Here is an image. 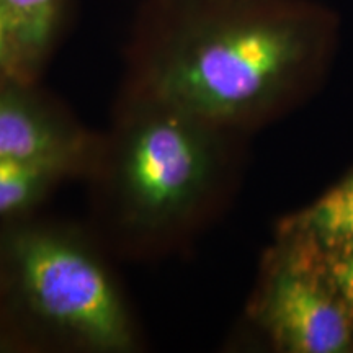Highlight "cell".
I'll use <instances>...</instances> for the list:
<instances>
[{"label":"cell","mask_w":353,"mask_h":353,"mask_svg":"<svg viewBox=\"0 0 353 353\" xmlns=\"http://www.w3.org/2000/svg\"><path fill=\"white\" fill-rule=\"evenodd\" d=\"M334 41L335 20L311 0H143L120 92L247 136L314 94Z\"/></svg>","instance_id":"obj_1"},{"label":"cell","mask_w":353,"mask_h":353,"mask_svg":"<svg viewBox=\"0 0 353 353\" xmlns=\"http://www.w3.org/2000/svg\"><path fill=\"white\" fill-rule=\"evenodd\" d=\"M244 138L174 105L120 92L82 179L87 226L117 260L180 254L231 200Z\"/></svg>","instance_id":"obj_2"},{"label":"cell","mask_w":353,"mask_h":353,"mask_svg":"<svg viewBox=\"0 0 353 353\" xmlns=\"http://www.w3.org/2000/svg\"><path fill=\"white\" fill-rule=\"evenodd\" d=\"M112 254L87 224L33 213L0 239L21 343L46 353H136L144 332Z\"/></svg>","instance_id":"obj_3"},{"label":"cell","mask_w":353,"mask_h":353,"mask_svg":"<svg viewBox=\"0 0 353 353\" xmlns=\"http://www.w3.org/2000/svg\"><path fill=\"white\" fill-rule=\"evenodd\" d=\"M247 317L275 352H353V309L319 250L290 234L276 232L265 254Z\"/></svg>","instance_id":"obj_4"},{"label":"cell","mask_w":353,"mask_h":353,"mask_svg":"<svg viewBox=\"0 0 353 353\" xmlns=\"http://www.w3.org/2000/svg\"><path fill=\"white\" fill-rule=\"evenodd\" d=\"M95 134L37 82L0 81V157L70 151L90 144Z\"/></svg>","instance_id":"obj_5"},{"label":"cell","mask_w":353,"mask_h":353,"mask_svg":"<svg viewBox=\"0 0 353 353\" xmlns=\"http://www.w3.org/2000/svg\"><path fill=\"white\" fill-rule=\"evenodd\" d=\"M95 141L70 151L30 157H0V218L33 213L57 188L82 180L90 165Z\"/></svg>","instance_id":"obj_6"},{"label":"cell","mask_w":353,"mask_h":353,"mask_svg":"<svg viewBox=\"0 0 353 353\" xmlns=\"http://www.w3.org/2000/svg\"><path fill=\"white\" fill-rule=\"evenodd\" d=\"M276 232L299 237L324 255L353 252V170L306 208L281 219Z\"/></svg>","instance_id":"obj_7"},{"label":"cell","mask_w":353,"mask_h":353,"mask_svg":"<svg viewBox=\"0 0 353 353\" xmlns=\"http://www.w3.org/2000/svg\"><path fill=\"white\" fill-rule=\"evenodd\" d=\"M19 23L34 56L48 63L69 21L72 0H0Z\"/></svg>","instance_id":"obj_8"},{"label":"cell","mask_w":353,"mask_h":353,"mask_svg":"<svg viewBox=\"0 0 353 353\" xmlns=\"http://www.w3.org/2000/svg\"><path fill=\"white\" fill-rule=\"evenodd\" d=\"M43 68L26 44L19 23L0 6V81L37 82Z\"/></svg>","instance_id":"obj_9"},{"label":"cell","mask_w":353,"mask_h":353,"mask_svg":"<svg viewBox=\"0 0 353 353\" xmlns=\"http://www.w3.org/2000/svg\"><path fill=\"white\" fill-rule=\"evenodd\" d=\"M324 267L341 296L353 309V252L324 255Z\"/></svg>","instance_id":"obj_10"}]
</instances>
